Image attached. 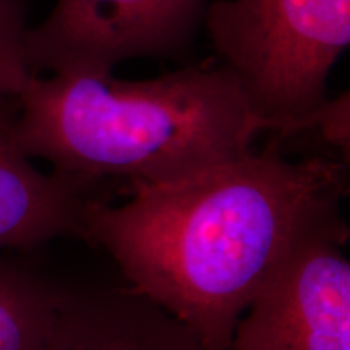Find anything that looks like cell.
I'll return each instance as SVG.
<instances>
[{"instance_id":"obj_1","label":"cell","mask_w":350,"mask_h":350,"mask_svg":"<svg viewBox=\"0 0 350 350\" xmlns=\"http://www.w3.org/2000/svg\"><path fill=\"white\" fill-rule=\"evenodd\" d=\"M125 193L119 206L90 201L83 239L211 350H230L239 319L300 245L349 232L344 164L291 161L275 146Z\"/></svg>"},{"instance_id":"obj_2","label":"cell","mask_w":350,"mask_h":350,"mask_svg":"<svg viewBox=\"0 0 350 350\" xmlns=\"http://www.w3.org/2000/svg\"><path fill=\"white\" fill-rule=\"evenodd\" d=\"M268 131L217 60L143 81L112 73L33 75L12 139L28 159L88 185L159 183L253 151Z\"/></svg>"},{"instance_id":"obj_3","label":"cell","mask_w":350,"mask_h":350,"mask_svg":"<svg viewBox=\"0 0 350 350\" xmlns=\"http://www.w3.org/2000/svg\"><path fill=\"white\" fill-rule=\"evenodd\" d=\"M204 20L217 62L268 131L319 126L327 77L350 42V0H217Z\"/></svg>"},{"instance_id":"obj_4","label":"cell","mask_w":350,"mask_h":350,"mask_svg":"<svg viewBox=\"0 0 350 350\" xmlns=\"http://www.w3.org/2000/svg\"><path fill=\"white\" fill-rule=\"evenodd\" d=\"M206 0H59L49 18L26 33L33 75L112 73L124 60L185 47Z\"/></svg>"},{"instance_id":"obj_5","label":"cell","mask_w":350,"mask_h":350,"mask_svg":"<svg viewBox=\"0 0 350 350\" xmlns=\"http://www.w3.org/2000/svg\"><path fill=\"white\" fill-rule=\"evenodd\" d=\"M349 232L300 245L235 325L230 350H350Z\"/></svg>"},{"instance_id":"obj_6","label":"cell","mask_w":350,"mask_h":350,"mask_svg":"<svg viewBox=\"0 0 350 350\" xmlns=\"http://www.w3.org/2000/svg\"><path fill=\"white\" fill-rule=\"evenodd\" d=\"M47 350H211L133 288L67 291Z\"/></svg>"},{"instance_id":"obj_7","label":"cell","mask_w":350,"mask_h":350,"mask_svg":"<svg viewBox=\"0 0 350 350\" xmlns=\"http://www.w3.org/2000/svg\"><path fill=\"white\" fill-rule=\"evenodd\" d=\"M88 185L36 169L0 129V252L31 248L62 235H80L91 200L106 196Z\"/></svg>"},{"instance_id":"obj_8","label":"cell","mask_w":350,"mask_h":350,"mask_svg":"<svg viewBox=\"0 0 350 350\" xmlns=\"http://www.w3.org/2000/svg\"><path fill=\"white\" fill-rule=\"evenodd\" d=\"M67 288L0 252V350H47Z\"/></svg>"},{"instance_id":"obj_9","label":"cell","mask_w":350,"mask_h":350,"mask_svg":"<svg viewBox=\"0 0 350 350\" xmlns=\"http://www.w3.org/2000/svg\"><path fill=\"white\" fill-rule=\"evenodd\" d=\"M26 0H0V129L12 131L33 73L26 57Z\"/></svg>"}]
</instances>
